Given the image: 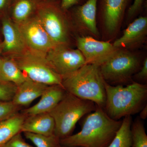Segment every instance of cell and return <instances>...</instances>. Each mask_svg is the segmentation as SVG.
<instances>
[{
    "instance_id": "obj_27",
    "label": "cell",
    "mask_w": 147,
    "mask_h": 147,
    "mask_svg": "<svg viewBox=\"0 0 147 147\" xmlns=\"http://www.w3.org/2000/svg\"><path fill=\"white\" fill-rule=\"evenodd\" d=\"M145 1L134 0L133 3L129 7L127 11V15L129 18L134 17L141 11Z\"/></svg>"
},
{
    "instance_id": "obj_6",
    "label": "cell",
    "mask_w": 147,
    "mask_h": 147,
    "mask_svg": "<svg viewBox=\"0 0 147 147\" xmlns=\"http://www.w3.org/2000/svg\"><path fill=\"white\" fill-rule=\"evenodd\" d=\"M140 66L137 56L126 50L118 49L99 68L105 82L123 84L131 79Z\"/></svg>"
},
{
    "instance_id": "obj_12",
    "label": "cell",
    "mask_w": 147,
    "mask_h": 147,
    "mask_svg": "<svg viewBox=\"0 0 147 147\" xmlns=\"http://www.w3.org/2000/svg\"><path fill=\"white\" fill-rule=\"evenodd\" d=\"M66 92L62 86H48L40 96V99L37 103L21 110V113L26 116L50 113L63 98Z\"/></svg>"
},
{
    "instance_id": "obj_22",
    "label": "cell",
    "mask_w": 147,
    "mask_h": 147,
    "mask_svg": "<svg viewBox=\"0 0 147 147\" xmlns=\"http://www.w3.org/2000/svg\"><path fill=\"white\" fill-rule=\"evenodd\" d=\"M131 147H147V135L144 123L137 119L131 126Z\"/></svg>"
},
{
    "instance_id": "obj_14",
    "label": "cell",
    "mask_w": 147,
    "mask_h": 147,
    "mask_svg": "<svg viewBox=\"0 0 147 147\" xmlns=\"http://www.w3.org/2000/svg\"><path fill=\"white\" fill-rule=\"evenodd\" d=\"M2 31L4 36L3 49L5 52L15 55L21 54L28 49L16 23L8 19H4Z\"/></svg>"
},
{
    "instance_id": "obj_21",
    "label": "cell",
    "mask_w": 147,
    "mask_h": 147,
    "mask_svg": "<svg viewBox=\"0 0 147 147\" xmlns=\"http://www.w3.org/2000/svg\"><path fill=\"white\" fill-rule=\"evenodd\" d=\"M34 0H17L12 9V16L15 23L19 24L30 17L35 9Z\"/></svg>"
},
{
    "instance_id": "obj_26",
    "label": "cell",
    "mask_w": 147,
    "mask_h": 147,
    "mask_svg": "<svg viewBox=\"0 0 147 147\" xmlns=\"http://www.w3.org/2000/svg\"><path fill=\"white\" fill-rule=\"evenodd\" d=\"M1 147H33L26 143L22 137L21 132L12 137Z\"/></svg>"
},
{
    "instance_id": "obj_9",
    "label": "cell",
    "mask_w": 147,
    "mask_h": 147,
    "mask_svg": "<svg viewBox=\"0 0 147 147\" xmlns=\"http://www.w3.org/2000/svg\"><path fill=\"white\" fill-rule=\"evenodd\" d=\"M17 25L29 50L45 55L56 46L37 16Z\"/></svg>"
},
{
    "instance_id": "obj_19",
    "label": "cell",
    "mask_w": 147,
    "mask_h": 147,
    "mask_svg": "<svg viewBox=\"0 0 147 147\" xmlns=\"http://www.w3.org/2000/svg\"><path fill=\"white\" fill-rule=\"evenodd\" d=\"M27 116L18 113L5 120L0 122V147L19 132Z\"/></svg>"
},
{
    "instance_id": "obj_13",
    "label": "cell",
    "mask_w": 147,
    "mask_h": 147,
    "mask_svg": "<svg viewBox=\"0 0 147 147\" xmlns=\"http://www.w3.org/2000/svg\"><path fill=\"white\" fill-rule=\"evenodd\" d=\"M147 34V16H140L129 25L122 36L114 42L113 46L118 49L134 47L143 42Z\"/></svg>"
},
{
    "instance_id": "obj_5",
    "label": "cell",
    "mask_w": 147,
    "mask_h": 147,
    "mask_svg": "<svg viewBox=\"0 0 147 147\" xmlns=\"http://www.w3.org/2000/svg\"><path fill=\"white\" fill-rule=\"evenodd\" d=\"M25 75L32 81L47 86H62L63 77L54 71L47 62L45 55L27 49L12 56Z\"/></svg>"
},
{
    "instance_id": "obj_16",
    "label": "cell",
    "mask_w": 147,
    "mask_h": 147,
    "mask_svg": "<svg viewBox=\"0 0 147 147\" xmlns=\"http://www.w3.org/2000/svg\"><path fill=\"white\" fill-rule=\"evenodd\" d=\"M48 86L34 82L28 77L25 82L17 86L12 101L21 108L26 107L40 97Z\"/></svg>"
},
{
    "instance_id": "obj_1",
    "label": "cell",
    "mask_w": 147,
    "mask_h": 147,
    "mask_svg": "<svg viewBox=\"0 0 147 147\" xmlns=\"http://www.w3.org/2000/svg\"><path fill=\"white\" fill-rule=\"evenodd\" d=\"M85 119L77 133L60 139L67 147H108L120 127L122 121L113 119L103 108L97 106Z\"/></svg>"
},
{
    "instance_id": "obj_20",
    "label": "cell",
    "mask_w": 147,
    "mask_h": 147,
    "mask_svg": "<svg viewBox=\"0 0 147 147\" xmlns=\"http://www.w3.org/2000/svg\"><path fill=\"white\" fill-rule=\"evenodd\" d=\"M131 116L124 117L115 136L108 147H131Z\"/></svg>"
},
{
    "instance_id": "obj_31",
    "label": "cell",
    "mask_w": 147,
    "mask_h": 147,
    "mask_svg": "<svg viewBox=\"0 0 147 147\" xmlns=\"http://www.w3.org/2000/svg\"><path fill=\"white\" fill-rule=\"evenodd\" d=\"M7 0H0V9H2L6 4Z\"/></svg>"
},
{
    "instance_id": "obj_11",
    "label": "cell",
    "mask_w": 147,
    "mask_h": 147,
    "mask_svg": "<svg viewBox=\"0 0 147 147\" xmlns=\"http://www.w3.org/2000/svg\"><path fill=\"white\" fill-rule=\"evenodd\" d=\"M130 0H97V9L102 16L105 28L109 32L118 28Z\"/></svg>"
},
{
    "instance_id": "obj_4",
    "label": "cell",
    "mask_w": 147,
    "mask_h": 147,
    "mask_svg": "<svg viewBox=\"0 0 147 147\" xmlns=\"http://www.w3.org/2000/svg\"><path fill=\"white\" fill-rule=\"evenodd\" d=\"M97 107L94 102L66 92L63 98L49 113L55 121L54 134L60 139L71 135L78 121L94 111Z\"/></svg>"
},
{
    "instance_id": "obj_24",
    "label": "cell",
    "mask_w": 147,
    "mask_h": 147,
    "mask_svg": "<svg viewBox=\"0 0 147 147\" xmlns=\"http://www.w3.org/2000/svg\"><path fill=\"white\" fill-rule=\"evenodd\" d=\"M21 108L12 101H0V122L19 113Z\"/></svg>"
},
{
    "instance_id": "obj_3",
    "label": "cell",
    "mask_w": 147,
    "mask_h": 147,
    "mask_svg": "<svg viewBox=\"0 0 147 147\" xmlns=\"http://www.w3.org/2000/svg\"><path fill=\"white\" fill-rule=\"evenodd\" d=\"M105 80L98 66L86 64L64 77L62 86L66 91L84 100L94 102L98 107H105L106 95Z\"/></svg>"
},
{
    "instance_id": "obj_17",
    "label": "cell",
    "mask_w": 147,
    "mask_h": 147,
    "mask_svg": "<svg viewBox=\"0 0 147 147\" xmlns=\"http://www.w3.org/2000/svg\"><path fill=\"white\" fill-rule=\"evenodd\" d=\"M55 123L49 113L27 116L24 120L21 132L51 136L54 134Z\"/></svg>"
},
{
    "instance_id": "obj_30",
    "label": "cell",
    "mask_w": 147,
    "mask_h": 147,
    "mask_svg": "<svg viewBox=\"0 0 147 147\" xmlns=\"http://www.w3.org/2000/svg\"><path fill=\"white\" fill-rule=\"evenodd\" d=\"M147 117V105L146 104L140 111V118L142 119H145Z\"/></svg>"
},
{
    "instance_id": "obj_15",
    "label": "cell",
    "mask_w": 147,
    "mask_h": 147,
    "mask_svg": "<svg viewBox=\"0 0 147 147\" xmlns=\"http://www.w3.org/2000/svg\"><path fill=\"white\" fill-rule=\"evenodd\" d=\"M97 0H87L81 5H77L73 14L80 27L93 35L98 34L96 25Z\"/></svg>"
},
{
    "instance_id": "obj_7",
    "label": "cell",
    "mask_w": 147,
    "mask_h": 147,
    "mask_svg": "<svg viewBox=\"0 0 147 147\" xmlns=\"http://www.w3.org/2000/svg\"><path fill=\"white\" fill-rule=\"evenodd\" d=\"M57 4L42 5L38 7L37 17L55 46H68V25L64 12Z\"/></svg>"
},
{
    "instance_id": "obj_32",
    "label": "cell",
    "mask_w": 147,
    "mask_h": 147,
    "mask_svg": "<svg viewBox=\"0 0 147 147\" xmlns=\"http://www.w3.org/2000/svg\"><path fill=\"white\" fill-rule=\"evenodd\" d=\"M3 49V45H0V55H1V53L2 50ZM1 59L0 58V61H1Z\"/></svg>"
},
{
    "instance_id": "obj_25",
    "label": "cell",
    "mask_w": 147,
    "mask_h": 147,
    "mask_svg": "<svg viewBox=\"0 0 147 147\" xmlns=\"http://www.w3.org/2000/svg\"><path fill=\"white\" fill-rule=\"evenodd\" d=\"M17 86L0 80V101H12Z\"/></svg>"
},
{
    "instance_id": "obj_18",
    "label": "cell",
    "mask_w": 147,
    "mask_h": 147,
    "mask_svg": "<svg viewBox=\"0 0 147 147\" xmlns=\"http://www.w3.org/2000/svg\"><path fill=\"white\" fill-rule=\"evenodd\" d=\"M27 78L28 77L21 71L12 58L1 59L0 80L18 86L25 82Z\"/></svg>"
},
{
    "instance_id": "obj_33",
    "label": "cell",
    "mask_w": 147,
    "mask_h": 147,
    "mask_svg": "<svg viewBox=\"0 0 147 147\" xmlns=\"http://www.w3.org/2000/svg\"><path fill=\"white\" fill-rule=\"evenodd\" d=\"M61 147H67L63 146H61Z\"/></svg>"
},
{
    "instance_id": "obj_29",
    "label": "cell",
    "mask_w": 147,
    "mask_h": 147,
    "mask_svg": "<svg viewBox=\"0 0 147 147\" xmlns=\"http://www.w3.org/2000/svg\"><path fill=\"white\" fill-rule=\"evenodd\" d=\"M137 79L140 80H146L147 78V59L146 58L143 62L142 68L136 75Z\"/></svg>"
},
{
    "instance_id": "obj_10",
    "label": "cell",
    "mask_w": 147,
    "mask_h": 147,
    "mask_svg": "<svg viewBox=\"0 0 147 147\" xmlns=\"http://www.w3.org/2000/svg\"><path fill=\"white\" fill-rule=\"evenodd\" d=\"M76 45L85 58L86 64L98 66L118 49L110 42L99 41L91 36L79 37L76 40Z\"/></svg>"
},
{
    "instance_id": "obj_2",
    "label": "cell",
    "mask_w": 147,
    "mask_h": 147,
    "mask_svg": "<svg viewBox=\"0 0 147 147\" xmlns=\"http://www.w3.org/2000/svg\"><path fill=\"white\" fill-rule=\"evenodd\" d=\"M106 99L104 110L113 119L118 120L141 111L146 105L147 86L133 82L126 86H112L105 81Z\"/></svg>"
},
{
    "instance_id": "obj_23",
    "label": "cell",
    "mask_w": 147,
    "mask_h": 147,
    "mask_svg": "<svg viewBox=\"0 0 147 147\" xmlns=\"http://www.w3.org/2000/svg\"><path fill=\"white\" fill-rule=\"evenodd\" d=\"M25 137L36 147H61L60 139L55 134L46 136L30 132H24Z\"/></svg>"
},
{
    "instance_id": "obj_28",
    "label": "cell",
    "mask_w": 147,
    "mask_h": 147,
    "mask_svg": "<svg viewBox=\"0 0 147 147\" xmlns=\"http://www.w3.org/2000/svg\"><path fill=\"white\" fill-rule=\"evenodd\" d=\"M87 0H61L60 6L63 10L67 11L74 6L83 4Z\"/></svg>"
},
{
    "instance_id": "obj_8",
    "label": "cell",
    "mask_w": 147,
    "mask_h": 147,
    "mask_svg": "<svg viewBox=\"0 0 147 147\" xmlns=\"http://www.w3.org/2000/svg\"><path fill=\"white\" fill-rule=\"evenodd\" d=\"M47 62L57 73L64 77L70 75L86 64L82 53L68 46H56L45 55Z\"/></svg>"
}]
</instances>
